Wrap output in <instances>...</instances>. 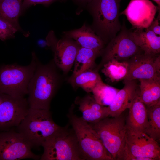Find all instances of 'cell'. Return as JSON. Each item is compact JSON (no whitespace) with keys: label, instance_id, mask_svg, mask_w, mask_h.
<instances>
[{"label":"cell","instance_id":"e0dca14e","mask_svg":"<svg viewBox=\"0 0 160 160\" xmlns=\"http://www.w3.org/2000/svg\"><path fill=\"white\" fill-rule=\"evenodd\" d=\"M75 101L82 113L81 118L88 123H95L108 117L107 107L98 103L89 95L77 97Z\"/></svg>","mask_w":160,"mask_h":160},{"label":"cell","instance_id":"7a4b0ae2","mask_svg":"<svg viewBox=\"0 0 160 160\" xmlns=\"http://www.w3.org/2000/svg\"><path fill=\"white\" fill-rule=\"evenodd\" d=\"M14 129L31 148L41 146L47 139L64 130L54 122L49 110L31 108Z\"/></svg>","mask_w":160,"mask_h":160},{"label":"cell","instance_id":"9c48e42d","mask_svg":"<svg viewBox=\"0 0 160 160\" xmlns=\"http://www.w3.org/2000/svg\"><path fill=\"white\" fill-rule=\"evenodd\" d=\"M0 132L15 129L30 109L25 97H16L0 94Z\"/></svg>","mask_w":160,"mask_h":160},{"label":"cell","instance_id":"484cf974","mask_svg":"<svg viewBox=\"0 0 160 160\" xmlns=\"http://www.w3.org/2000/svg\"><path fill=\"white\" fill-rule=\"evenodd\" d=\"M119 90L106 84L102 80L97 83L92 92L98 103L103 106H108L112 102Z\"/></svg>","mask_w":160,"mask_h":160},{"label":"cell","instance_id":"6da1fadb","mask_svg":"<svg viewBox=\"0 0 160 160\" xmlns=\"http://www.w3.org/2000/svg\"><path fill=\"white\" fill-rule=\"evenodd\" d=\"M59 70L53 60L44 64L38 60L28 87L30 108L49 110L52 100L63 81Z\"/></svg>","mask_w":160,"mask_h":160},{"label":"cell","instance_id":"83f0119b","mask_svg":"<svg viewBox=\"0 0 160 160\" xmlns=\"http://www.w3.org/2000/svg\"><path fill=\"white\" fill-rule=\"evenodd\" d=\"M66 0H23L22 3V12L31 6L37 4L48 6L57 1H63Z\"/></svg>","mask_w":160,"mask_h":160},{"label":"cell","instance_id":"d6986e66","mask_svg":"<svg viewBox=\"0 0 160 160\" xmlns=\"http://www.w3.org/2000/svg\"><path fill=\"white\" fill-rule=\"evenodd\" d=\"M132 28V34L136 44L145 54L160 53V36L147 28Z\"/></svg>","mask_w":160,"mask_h":160},{"label":"cell","instance_id":"277c9868","mask_svg":"<svg viewBox=\"0 0 160 160\" xmlns=\"http://www.w3.org/2000/svg\"><path fill=\"white\" fill-rule=\"evenodd\" d=\"M38 60L33 52L31 62L28 65L14 63L0 65V94L16 97L27 95L28 84Z\"/></svg>","mask_w":160,"mask_h":160},{"label":"cell","instance_id":"f546056e","mask_svg":"<svg viewBox=\"0 0 160 160\" xmlns=\"http://www.w3.org/2000/svg\"><path fill=\"white\" fill-rule=\"evenodd\" d=\"M76 3L85 6V7L87 4L92 0H72Z\"/></svg>","mask_w":160,"mask_h":160},{"label":"cell","instance_id":"ba28073f","mask_svg":"<svg viewBox=\"0 0 160 160\" xmlns=\"http://www.w3.org/2000/svg\"><path fill=\"white\" fill-rule=\"evenodd\" d=\"M41 146L44 151L40 160H84L75 136L64 129L47 139Z\"/></svg>","mask_w":160,"mask_h":160},{"label":"cell","instance_id":"1f68e13d","mask_svg":"<svg viewBox=\"0 0 160 160\" xmlns=\"http://www.w3.org/2000/svg\"><path fill=\"white\" fill-rule=\"evenodd\" d=\"M1 97H0V101H1Z\"/></svg>","mask_w":160,"mask_h":160},{"label":"cell","instance_id":"4dcf8cb0","mask_svg":"<svg viewBox=\"0 0 160 160\" xmlns=\"http://www.w3.org/2000/svg\"><path fill=\"white\" fill-rule=\"evenodd\" d=\"M154 1L157 5L158 11L160 12V0H153Z\"/></svg>","mask_w":160,"mask_h":160},{"label":"cell","instance_id":"d4e9b609","mask_svg":"<svg viewBox=\"0 0 160 160\" xmlns=\"http://www.w3.org/2000/svg\"><path fill=\"white\" fill-rule=\"evenodd\" d=\"M146 108L148 123L145 133L157 141L160 138V101Z\"/></svg>","mask_w":160,"mask_h":160},{"label":"cell","instance_id":"9a60e30c","mask_svg":"<svg viewBox=\"0 0 160 160\" xmlns=\"http://www.w3.org/2000/svg\"><path fill=\"white\" fill-rule=\"evenodd\" d=\"M124 81V87L119 90L112 102L107 107L108 117L118 116L126 109H129L139 93L135 80Z\"/></svg>","mask_w":160,"mask_h":160},{"label":"cell","instance_id":"3957f363","mask_svg":"<svg viewBox=\"0 0 160 160\" xmlns=\"http://www.w3.org/2000/svg\"><path fill=\"white\" fill-rule=\"evenodd\" d=\"M121 1L92 0L85 7L92 18L91 28L105 45L121 28L119 20Z\"/></svg>","mask_w":160,"mask_h":160},{"label":"cell","instance_id":"8992f818","mask_svg":"<svg viewBox=\"0 0 160 160\" xmlns=\"http://www.w3.org/2000/svg\"><path fill=\"white\" fill-rule=\"evenodd\" d=\"M107 117L91 125L113 160H121L126 145L127 131L125 118L121 114Z\"/></svg>","mask_w":160,"mask_h":160},{"label":"cell","instance_id":"ffe728a7","mask_svg":"<svg viewBox=\"0 0 160 160\" xmlns=\"http://www.w3.org/2000/svg\"><path fill=\"white\" fill-rule=\"evenodd\" d=\"M139 97L147 107L160 101V78L139 79Z\"/></svg>","mask_w":160,"mask_h":160},{"label":"cell","instance_id":"52a82bcc","mask_svg":"<svg viewBox=\"0 0 160 160\" xmlns=\"http://www.w3.org/2000/svg\"><path fill=\"white\" fill-rule=\"evenodd\" d=\"M142 52L133 39L131 29L127 28L124 20L116 36L101 51V61L93 70L98 72L103 64L111 60L126 61Z\"/></svg>","mask_w":160,"mask_h":160},{"label":"cell","instance_id":"7402d4cb","mask_svg":"<svg viewBox=\"0 0 160 160\" xmlns=\"http://www.w3.org/2000/svg\"><path fill=\"white\" fill-rule=\"evenodd\" d=\"M22 0H0V17L9 22L18 30H21L19 23L22 12Z\"/></svg>","mask_w":160,"mask_h":160},{"label":"cell","instance_id":"7c38bea8","mask_svg":"<svg viewBox=\"0 0 160 160\" xmlns=\"http://www.w3.org/2000/svg\"><path fill=\"white\" fill-rule=\"evenodd\" d=\"M127 156L160 159V148L157 141L145 133L127 129L126 145L121 160Z\"/></svg>","mask_w":160,"mask_h":160},{"label":"cell","instance_id":"4fadbf2b","mask_svg":"<svg viewBox=\"0 0 160 160\" xmlns=\"http://www.w3.org/2000/svg\"><path fill=\"white\" fill-rule=\"evenodd\" d=\"M128 71L124 80L148 79L160 78V55L137 54L127 60Z\"/></svg>","mask_w":160,"mask_h":160},{"label":"cell","instance_id":"44dd1931","mask_svg":"<svg viewBox=\"0 0 160 160\" xmlns=\"http://www.w3.org/2000/svg\"><path fill=\"white\" fill-rule=\"evenodd\" d=\"M100 52L80 47L74 64V69L71 76H76L85 71L93 70L95 60L100 56Z\"/></svg>","mask_w":160,"mask_h":160},{"label":"cell","instance_id":"603a6c76","mask_svg":"<svg viewBox=\"0 0 160 160\" xmlns=\"http://www.w3.org/2000/svg\"><path fill=\"white\" fill-rule=\"evenodd\" d=\"M102 80L98 72L94 70L84 71L68 79V82L74 88L81 87L87 93L92 92L97 83Z\"/></svg>","mask_w":160,"mask_h":160},{"label":"cell","instance_id":"2e32d148","mask_svg":"<svg viewBox=\"0 0 160 160\" xmlns=\"http://www.w3.org/2000/svg\"><path fill=\"white\" fill-rule=\"evenodd\" d=\"M63 34L74 40L81 47L100 52L105 46L90 25L86 23L79 28L63 31Z\"/></svg>","mask_w":160,"mask_h":160},{"label":"cell","instance_id":"cb8c5ba5","mask_svg":"<svg viewBox=\"0 0 160 160\" xmlns=\"http://www.w3.org/2000/svg\"><path fill=\"white\" fill-rule=\"evenodd\" d=\"M102 72L112 82L124 79L128 71V64L127 60L119 61L111 60L103 65Z\"/></svg>","mask_w":160,"mask_h":160},{"label":"cell","instance_id":"ac0fdd59","mask_svg":"<svg viewBox=\"0 0 160 160\" xmlns=\"http://www.w3.org/2000/svg\"><path fill=\"white\" fill-rule=\"evenodd\" d=\"M139 93L131 106L126 121L127 129L145 132L148 125V117L146 106L140 100Z\"/></svg>","mask_w":160,"mask_h":160},{"label":"cell","instance_id":"30bf717a","mask_svg":"<svg viewBox=\"0 0 160 160\" xmlns=\"http://www.w3.org/2000/svg\"><path fill=\"white\" fill-rule=\"evenodd\" d=\"M46 39L48 46L53 52L52 60L55 63L64 73H68L74 65L80 47L74 40L64 35L58 39L52 31L49 32Z\"/></svg>","mask_w":160,"mask_h":160},{"label":"cell","instance_id":"f1b7e54d","mask_svg":"<svg viewBox=\"0 0 160 160\" xmlns=\"http://www.w3.org/2000/svg\"><path fill=\"white\" fill-rule=\"evenodd\" d=\"M160 12H159L158 16L156 19H154L150 26L147 28L148 30L151 31L158 36H160V26L159 25L160 20Z\"/></svg>","mask_w":160,"mask_h":160},{"label":"cell","instance_id":"4316f807","mask_svg":"<svg viewBox=\"0 0 160 160\" xmlns=\"http://www.w3.org/2000/svg\"><path fill=\"white\" fill-rule=\"evenodd\" d=\"M18 30L7 20L0 17V40L4 41L15 37Z\"/></svg>","mask_w":160,"mask_h":160},{"label":"cell","instance_id":"5bb4252c","mask_svg":"<svg viewBox=\"0 0 160 160\" xmlns=\"http://www.w3.org/2000/svg\"><path fill=\"white\" fill-rule=\"evenodd\" d=\"M157 6L149 0H130L127 8L120 13L125 15L132 28L146 29L154 19Z\"/></svg>","mask_w":160,"mask_h":160},{"label":"cell","instance_id":"5b68a950","mask_svg":"<svg viewBox=\"0 0 160 160\" xmlns=\"http://www.w3.org/2000/svg\"><path fill=\"white\" fill-rule=\"evenodd\" d=\"M69 116L84 160H113L91 125L73 114Z\"/></svg>","mask_w":160,"mask_h":160},{"label":"cell","instance_id":"8fae6325","mask_svg":"<svg viewBox=\"0 0 160 160\" xmlns=\"http://www.w3.org/2000/svg\"><path fill=\"white\" fill-rule=\"evenodd\" d=\"M21 135L14 129L0 132V160L40 159L35 154Z\"/></svg>","mask_w":160,"mask_h":160}]
</instances>
